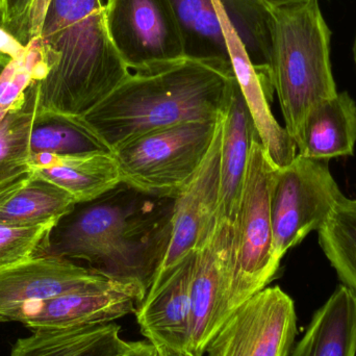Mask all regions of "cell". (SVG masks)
Masks as SVG:
<instances>
[{
	"label": "cell",
	"instance_id": "cell-1",
	"mask_svg": "<svg viewBox=\"0 0 356 356\" xmlns=\"http://www.w3.org/2000/svg\"><path fill=\"white\" fill-rule=\"evenodd\" d=\"M236 87L229 60H181L131 74L81 122L114 152L159 129L191 121H217Z\"/></svg>",
	"mask_w": 356,
	"mask_h": 356
},
{
	"label": "cell",
	"instance_id": "cell-2",
	"mask_svg": "<svg viewBox=\"0 0 356 356\" xmlns=\"http://www.w3.org/2000/svg\"><path fill=\"white\" fill-rule=\"evenodd\" d=\"M40 38L49 70L38 81V111L83 116L131 74L108 37L102 0H52Z\"/></svg>",
	"mask_w": 356,
	"mask_h": 356
},
{
	"label": "cell",
	"instance_id": "cell-3",
	"mask_svg": "<svg viewBox=\"0 0 356 356\" xmlns=\"http://www.w3.org/2000/svg\"><path fill=\"white\" fill-rule=\"evenodd\" d=\"M271 15V81L284 129L302 145L305 119L316 104L338 94L330 64L332 31L319 0H292L268 6Z\"/></svg>",
	"mask_w": 356,
	"mask_h": 356
},
{
	"label": "cell",
	"instance_id": "cell-4",
	"mask_svg": "<svg viewBox=\"0 0 356 356\" xmlns=\"http://www.w3.org/2000/svg\"><path fill=\"white\" fill-rule=\"evenodd\" d=\"M278 169L259 135L255 136L234 223L230 313L267 288L280 269L273 259L271 218L272 191Z\"/></svg>",
	"mask_w": 356,
	"mask_h": 356
},
{
	"label": "cell",
	"instance_id": "cell-5",
	"mask_svg": "<svg viewBox=\"0 0 356 356\" xmlns=\"http://www.w3.org/2000/svg\"><path fill=\"white\" fill-rule=\"evenodd\" d=\"M219 119L173 125L121 146L113 152L121 184L142 194L175 199L200 168Z\"/></svg>",
	"mask_w": 356,
	"mask_h": 356
},
{
	"label": "cell",
	"instance_id": "cell-6",
	"mask_svg": "<svg viewBox=\"0 0 356 356\" xmlns=\"http://www.w3.org/2000/svg\"><path fill=\"white\" fill-rule=\"evenodd\" d=\"M328 162L297 154L291 164L278 169L271 199L276 265L309 232L324 225L343 196Z\"/></svg>",
	"mask_w": 356,
	"mask_h": 356
},
{
	"label": "cell",
	"instance_id": "cell-7",
	"mask_svg": "<svg viewBox=\"0 0 356 356\" xmlns=\"http://www.w3.org/2000/svg\"><path fill=\"white\" fill-rule=\"evenodd\" d=\"M131 217L133 209L120 203L90 205L68 226L54 255L97 265L102 275L137 282L147 294L152 277L131 249Z\"/></svg>",
	"mask_w": 356,
	"mask_h": 356
},
{
	"label": "cell",
	"instance_id": "cell-8",
	"mask_svg": "<svg viewBox=\"0 0 356 356\" xmlns=\"http://www.w3.org/2000/svg\"><path fill=\"white\" fill-rule=\"evenodd\" d=\"M104 20L108 37L129 71L188 56L169 0H106Z\"/></svg>",
	"mask_w": 356,
	"mask_h": 356
},
{
	"label": "cell",
	"instance_id": "cell-9",
	"mask_svg": "<svg viewBox=\"0 0 356 356\" xmlns=\"http://www.w3.org/2000/svg\"><path fill=\"white\" fill-rule=\"evenodd\" d=\"M296 334L294 301L280 286H267L230 314L204 355L289 356Z\"/></svg>",
	"mask_w": 356,
	"mask_h": 356
},
{
	"label": "cell",
	"instance_id": "cell-10",
	"mask_svg": "<svg viewBox=\"0 0 356 356\" xmlns=\"http://www.w3.org/2000/svg\"><path fill=\"white\" fill-rule=\"evenodd\" d=\"M221 143L222 116L213 143L200 168L175 198L168 238L146 296L156 294L172 277L178 268L195 252L216 221Z\"/></svg>",
	"mask_w": 356,
	"mask_h": 356
},
{
	"label": "cell",
	"instance_id": "cell-11",
	"mask_svg": "<svg viewBox=\"0 0 356 356\" xmlns=\"http://www.w3.org/2000/svg\"><path fill=\"white\" fill-rule=\"evenodd\" d=\"M234 226L216 218L195 250L191 284L188 350L204 356L211 337L230 316L228 296L232 268Z\"/></svg>",
	"mask_w": 356,
	"mask_h": 356
},
{
	"label": "cell",
	"instance_id": "cell-12",
	"mask_svg": "<svg viewBox=\"0 0 356 356\" xmlns=\"http://www.w3.org/2000/svg\"><path fill=\"white\" fill-rule=\"evenodd\" d=\"M112 280L70 259L43 254L0 271V324L19 322L45 301L67 293L104 288Z\"/></svg>",
	"mask_w": 356,
	"mask_h": 356
},
{
	"label": "cell",
	"instance_id": "cell-13",
	"mask_svg": "<svg viewBox=\"0 0 356 356\" xmlns=\"http://www.w3.org/2000/svg\"><path fill=\"white\" fill-rule=\"evenodd\" d=\"M213 4L223 31L228 58L236 83L252 117L261 144L276 166L280 168L288 166L298 152L294 140L284 127L278 124L270 108V99L274 90L271 77L254 66L246 46L219 0H213Z\"/></svg>",
	"mask_w": 356,
	"mask_h": 356
},
{
	"label": "cell",
	"instance_id": "cell-14",
	"mask_svg": "<svg viewBox=\"0 0 356 356\" xmlns=\"http://www.w3.org/2000/svg\"><path fill=\"white\" fill-rule=\"evenodd\" d=\"M145 296L143 286L131 282H117L104 288L75 291L42 303L21 324L33 332L112 323L135 314Z\"/></svg>",
	"mask_w": 356,
	"mask_h": 356
},
{
	"label": "cell",
	"instance_id": "cell-15",
	"mask_svg": "<svg viewBox=\"0 0 356 356\" xmlns=\"http://www.w3.org/2000/svg\"><path fill=\"white\" fill-rule=\"evenodd\" d=\"M194 264L195 252L156 294L146 296L136 311L141 334L154 346L188 349Z\"/></svg>",
	"mask_w": 356,
	"mask_h": 356
},
{
	"label": "cell",
	"instance_id": "cell-16",
	"mask_svg": "<svg viewBox=\"0 0 356 356\" xmlns=\"http://www.w3.org/2000/svg\"><path fill=\"white\" fill-rule=\"evenodd\" d=\"M259 135L236 83L222 115L221 159L217 219L234 226L248 166L249 152Z\"/></svg>",
	"mask_w": 356,
	"mask_h": 356
},
{
	"label": "cell",
	"instance_id": "cell-17",
	"mask_svg": "<svg viewBox=\"0 0 356 356\" xmlns=\"http://www.w3.org/2000/svg\"><path fill=\"white\" fill-rule=\"evenodd\" d=\"M31 172L69 193L76 203L92 202L120 186L114 154H33Z\"/></svg>",
	"mask_w": 356,
	"mask_h": 356
},
{
	"label": "cell",
	"instance_id": "cell-18",
	"mask_svg": "<svg viewBox=\"0 0 356 356\" xmlns=\"http://www.w3.org/2000/svg\"><path fill=\"white\" fill-rule=\"evenodd\" d=\"M117 324L33 330L19 339L10 356H119L127 342Z\"/></svg>",
	"mask_w": 356,
	"mask_h": 356
},
{
	"label": "cell",
	"instance_id": "cell-19",
	"mask_svg": "<svg viewBox=\"0 0 356 356\" xmlns=\"http://www.w3.org/2000/svg\"><path fill=\"white\" fill-rule=\"evenodd\" d=\"M356 143V104L347 92L311 108L298 154L317 160L353 156Z\"/></svg>",
	"mask_w": 356,
	"mask_h": 356
},
{
	"label": "cell",
	"instance_id": "cell-20",
	"mask_svg": "<svg viewBox=\"0 0 356 356\" xmlns=\"http://www.w3.org/2000/svg\"><path fill=\"white\" fill-rule=\"evenodd\" d=\"M356 298L340 286L312 319L289 356H355Z\"/></svg>",
	"mask_w": 356,
	"mask_h": 356
},
{
	"label": "cell",
	"instance_id": "cell-21",
	"mask_svg": "<svg viewBox=\"0 0 356 356\" xmlns=\"http://www.w3.org/2000/svg\"><path fill=\"white\" fill-rule=\"evenodd\" d=\"M38 111V81L0 118V188L12 186L31 173V135Z\"/></svg>",
	"mask_w": 356,
	"mask_h": 356
},
{
	"label": "cell",
	"instance_id": "cell-22",
	"mask_svg": "<svg viewBox=\"0 0 356 356\" xmlns=\"http://www.w3.org/2000/svg\"><path fill=\"white\" fill-rule=\"evenodd\" d=\"M76 204L75 199L64 188L31 172L0 204V224L37 226L60 222Z\"/></svg>",
	"mask_w": 356,
	"mask_h": 356
},
{
	"label": "cell",
	"instance_id": "cell-23",
	"mask_svg": "<svg viewBox=\"0 0 356 356\" xmlns=\"http://www.w3.org/2000/svg\"><path fill=\"white\" fill-rule=\"evenodd\" d=\"M318 234L320 246L339 280L356 298V198L343 195Z\"/></svg>",
	"mask_w": 356,
	"mask_h": 356
},
{
	"label": "cell",
	"instance_id": "cell-24",
	"mask_svg": "<svg viewBox=\"0 0 356 356\" xmlns=\"http://www.w3.org/2000/svg\"><path fill=\"white\" fill-rule=\"evenodd\" d=\"M31 156L111 152L79 117L37 111L31 135Z\"/></svg>",
	"mask_w": 356,
	"mask_h": 356
},
{
	"label": "cell",
	"instance_id": "cell-25",
	"mask_svg": "<svg viewBox=\"0 0 356 356\" xmlns=\"http://www.w3.org/2000/svg\"><path fill=\"white\" fill-rule=\"evenodd\" d=\"M177 15L186 56L229 60L213 0H169Z\"/></svg>",
	"mask_w": 356,
	"mask_h": 356
},
{
	"label": "cell",
	"instance_id": "cell-26",
	"mask_svg": "<svg viewBox=\"0 0 356 356\" xmlns=\"http://www.w3.org/2000/svg\"><path fill=\"white\" fill-rule=\"evenodd\" d=\"M254 66L271 76V15L268 6L292 0H219Z\"/></svg>",
	"mask_w": 356,
	"mask_h": 356
},
{
	"label": "cell",
	"instance_id": "cell-27",
	"mask_svg": "<svg viewBox=\"0 0 356 356\" xmlns=\"http://www.w3.org/2000/svg\"><path fill=\"white\" fill-rule=\"evenodd\" d=\"M49 70L47 52L41 38L22 46L0 76V118L33 81H41Z\"/></svg>",
	"mask_w": 356,
	"mask_h": 356
},
{
	"label": "cell",
	"instance_id": "cell-28",
	"mask_svg": "<svg viewBox=\"0 0 356 356\" xmlns=\"http://www.w3.org/2000/svg\"><path fill=\"white\" fill-rule=\"evenodd\" d=\"M58 224L56 221L37 226L0 224V271L43 255Z\"/></svg>",
	"mask_w": 356,
	"mask_h": 356
},
{
	"label": "cell",
	"instance_id": "cell-29",
	"mask_svg": "<svg viewBox=\"0 0 356 356\" xmlns=\"http://www.w3.org/2000/svg\"><path fill=\"white\" fill-rule=\"evenodd\" d=\"M51 2L52 0H31L10 35L22 46L29 45L33 40L39 38Z\"/></svg>",
	"mask_w": 356,
	"mask_h": 356
},
{
	"label": "cell",
	"instance_id": "cell-30",
	"mask_svg": "<svg viewBox=\"0 0 356 356\" xmlns=\"http://www.w3.org/2000/svg\"><path fill=\"white\" fill-rule=\"evenodd\" d=\"M31 0H2L1 29L12 35Z\"/></svg>",
	"mask_w": 356,
	"mask_h": 356
},
{
	"label": "cell",
	"instance_id": "cell-31",
	"mask_svg": "<svg viewBox=\"0 0 356 356\" xmlns=\"http://www.w3.org/2000/svg\"><path fill=\"white\" fill-rule=\"evenodd\" d=\"M21 47L22 45L16 39L0 27V76L6 65Z\"/></svg>",
	"mask_w": 356,
	"mask_h": 356
},
{
	"label": "cell",
	"instance_id": "cell-32",
	"mask_svg": "<svg viewBox=\"0 0 356 356\" xmlns=\"http://www.w3.org/2000/svg\"><path fill=\"white\" fill-rule=\"evenodd\" d=\"M119 356H158L156 347L148 342H127V348Z\"/></svg>",
	"mask_w": 356,
	"mask_h": 356
},
{
	"label": "cell",
	"instance_id": "cell-33",
	"mask_svg": "<svg viewBox=\"0 0 356 356\" xmlns=\"http://www.w3.org/2000/svg\"><path fill=\"white\" fill-rule=\"evenodd\" d=\"M158 356H196L188 349L175 348L169 346H156Z\"/></svg>",
	"mask_w": 356,
	"mask_h": 356
},
{
	"label": "cell",
	"instance_id": "cell-34",
	"mask_svg": "<svg viewBox=\"0 0 356 356\" xmlns=\"http://www.w3.org/2000/svg\"><path fill=\"white\" fill-rule=\"evenodd\" d=\"M26 177V178H27ZM25 178V179H26ZM25 179L21 180V181L17 182V184H12V186H6V188H0V204L6 200L8 197H10L21 184H23Z\"/></svg>",
	"mask_w": 356,
	"mask_h": 356
},
{
	"label": "cell",
	"instance_id": "cell-35",
	"mask_svg": "<svg viewBox=\"0 0 356 356\" xmlns=\"http://www.w3.org/2000/svg\"><path fill=\"white\" fill-rule=\"evenodd\" d=\"M353 60H355V69H356V33H355V41H353Z\"/></svg>",
	"mask_w": 356,
	"mask_h": 356
},
{
	"label": "cell",
	"instance_id": "cell-36",
	"mask_svg": "<svg viewBox=\"0 0 356 356\" xmlns=\"http://www.w3.org/2000/svg\"><path fill=\"white\" fill-rule=\"evenodd\" d=\"M1 4H2V0H0V16H1Z\"/></svg>",
	"mask_w": 356,
	"mask_h": 356
},
{
	"label": "cell",
	"instance_id": "cell-37",
	"mask_svg": "<svg viewBox=\"0 0 356 356\" xmlns=\"http://www.w3.org/2000/svg\"><path fill=\"white\" fill-rule=\"evenodd\" d=\"M0 27H1V16H0Z\"/></svg>",
	"mask_w": 356,
	"mask_h": 356
}]
</instances>
